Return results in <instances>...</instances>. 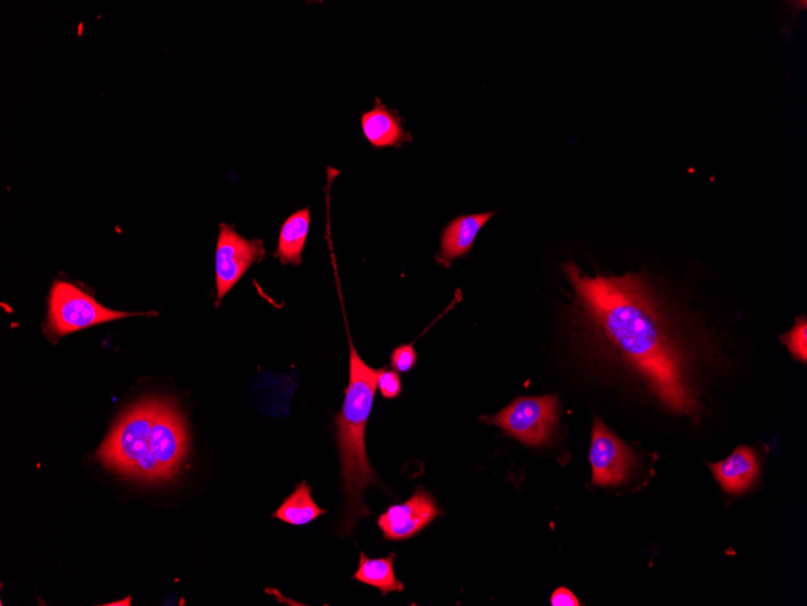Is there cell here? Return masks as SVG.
Wrapping results in <instances>:
<instances>
[{
  "label": "cell",
  "mask_w": 807,
  "mask_h": 606,
  "mask_svg": "<svg viewBox=\"0 0 807 606\" xmlns=\"http://www.w3.org/2000/svg\"><path fill=\"white\" fill-rule=\"evenodd\" d=\"M589 459L592 483L600 486L624 483L634 463L630 448L599 418H594Z\"/></svg>",
  "instance_id": "obj_7"
},
{
  "label": "cell",
  "mask_w": 807,
  "mask_h": 606,
  "mask_svg": "<svg viewBox=\"0 0 807 606\" xmlns=\"http://www.w3.org/2000/svg\"><path fill=\"white\" fill-rule=\"evenodd\" d=\"M362 127L366 140L377 150L399 147L410 141L401 117L387 110L380 99H376V105L372 111L363 114Z\"/></svg>",
  "instance_id": "obj_11"
},
{
  "label": "cell",
  "mask_w": 807,
  "mask_h": 606,
  "mask_svg": "<svg viewBox=\"0 0 807 606\" xmlns=\"http://www.w3.org/2000/svg\"><path fill=\"white\" fill-rule=\"evenodd\" d=\"M328 513L315 504L311 495V486L306 482L297 485L292 495H289L279 510L273 513V518H279L290 525L302 526L320 518Z\"/></svg>",
  "instance_id": "obj_13"
},
{
  "label": "cell",
  "mask_w": 807,
  "mask_h": 606,
  "mask_svg": "<svg viewBox=\"0 0 807 606\" xmlns=\"http://www.w3.org/2000/svg\"><path fill=\"white\" fill-rule=\"evenodd\" d=\"M350 339V380L342 410L335 418L345 505L341 528L352 535L356 523L369 515L364 494L369 485L380 484L369 463L365 445L368 420L373 411L381 370L369 367Z\"/></svg>",
  "instance_id": "obj_3"
},
{
  "label": "cell",
  "mask_w": 807,
  "mask_h": 606,
  "mask_svg": "<svg viewBox=\"0 0 807 606\" xmlns=\"http://www.w3.org/2000/svg\"><path fill=\"white\" fill-rule=\"evenodd\" d=\"M563 269L594 333L644 380L666 410L697 417L690 363L641 276H588L572 261Z\"/></svg>",
  "instance_id": "obj_1"
},
{
  "label": "cell",
  "mask_w": 807,
  "mask_h": 606,
  "mask_svg": "<svg viewBox=\"0 0 807 606\" xmlns=\"http://www.w3.org/2000/svg\"><path fill=\"white\" fill-rule=\"evenodd\" d=\"M489 423L527 445L547 444L559 423V401L553 394L520 398L496 414Z\"/></svg>",
  "instance_id": "obj_5"
},
{
  "label": "cell",
  "mask_w": 807,
  "mask_h": 606,
  "mask_svg": "<svg viewBox=\"0 0 807 606\" xmlns=\"http://www.w3.org/2000/svg\"><path fill=\"white\" fill-rule=\"evenodd\" d=\"M263 256L261 240H247L227 224H221L216 255L218 305L250 266Z\"/></svg>",
  "instance_id": "obj_6"
},
{
  "label": "cell",
  "mask_w": 807,
  "mask_h": 606,
  "mask_svg": "<svg viewBox=\"0 0 807 606\" xmlns=\"http://www.w3.org/2000/svg\"><path fill=\"white\" fill-rule=\"evenodd\" d=\"M189 451V429L177 402L151 398L117 420L99 459L122 476L162 483L178 476Z\"/></svg>",
  "instance_id": "obj_2"
},
{
  "label": "cell",
  "mask_w": 807,
  "mask_h": 606,
  "mask_svg": "<svg viewBox=\"0 0 807 606\" xmlns=\"http://www.w3.org/2000/svg\"><path fill=\"white\" fill-rule=\"evenodd\" d=\"M377 388L383 398L393 400L402 393V380L399 373L382 368L377 378Z\"/></svg>",
  "instance_id": "obj_16"
},
{
  "label": "cell",
  "mask_w": 807,
  "mask_h": 606,
  "mask_svg": "<svg viewBox=\"0 0 807 606\" xmlns=\"http://www.w3.org/2000/svg\"><path fill=\"white\" fill-rule=\"evenodd\" d=\"M417 362V353L412 345L395 348L391 356V364L395 372L407 373Z\"/></svg>",
  "instance_id": "obj_17"
},
{
  "label": "cell",
  "mask_w": 807,
  "mask_h": 606,
  "mask_svg": "<svg viewBox=\"0 0 807 606\" xmlns=\"http://www.w3.org/2000/svg\"><path fill=\"white\" fill-rule=\"evenodd\" d=\"M710 468L722 489L731 494L747 491L759 470L756 454L747 446H738L730 458Z\"/></svg>",
  "instance_id": "obj_10"
},
{
  "label": "cell",
  "mask_w": 807,
  "mask_h": 606,
  "mask_svg": "<svg viewBox=\"0 0 807 606\" xmlns=\"http://www.w3.org/2000/svg\"><path fill=\"white\" fill-rule=\"evenodd\" d=\"M395 553L386 558L370 559L361 553L359 571L353 575L356 582L379 588L382 596L391 592H403L404 585L399 582L394 573Z\"/></svg>",
  "instance_id": "obj_14"
},
{
  "label": "cell",
  "mask_w": 807,
  "mask_h": 606,
  "mask_svg": "<svg viewBox=\"0 0 807 606\" xmlns=\"http://www.w3.org/2000/svg\"><path fill=\"white\" fill-rule=\"evenodd\" d=\"M443 513L433 496L420 486L406 503L382 513L377 524L387 542H402L417 535Z\"/></svg>",
  "instance_id": "obj_8"
},
{
  "label": "cell",
  "mask_w": 807,
  "mask_h": 606,
  "mask_svg": "<svg viewBox=\"0 0 807 606\" xmlns=\"http://www.w3.org/2000/svg\"><path fill=\"white\" fill-rule=\"evenodd\" d=\"M141 314L115 311L69 283H55L51 289L48 328L52 335L65 336L81 329Z\"/></svg>",
  "instance_id": "obj_4"
},
{
  "label": "cell",
  "mask_w": 807,
  "mask_h": 606,
  "mask_svg": "<svg viewBox=\"0 0 807 606\" xmlns=\"http://www.w3.org/2000/svg\"><path fill=\"white\" fill-rule=\"evenodd\" d=\"M495 213L458 216L447 224L442 237L441 259L444 266L462 257H466L473 248L476 236Z\"/></svg>",
  "instance_id": "obj_9"
},
{
  "label": "cell",
  "mask_w": 807,
  "mask_h": 606,
  "mask_svg": "<svg viewBox=\"0 0 807 606\" xmlns=\"http://www.w3.org/2000/svg\"><path fill=\"white\" fill-rule=\"evenodd\" d=\"M785 345L794 358L800 360L803 363L807 360V322L805 318L799 319L797 325L794 326L790 331L783 337Z\"/></svg>",
  "instance_id": "obj_15"
},
{
  "label": "cell",
  "mask_w": 807,
  "mask_h": 606,
  "mask_svg": "<svg viewBox=\"0 0 807 606\" xmlns=\"http://www.w3.org/2000/svg\"><path fill=\"white\" fill-rule=\"evenodd\" d=\"M310 220V209L302 208L284 222L279 248L276 253V257H279L283 265H300L303 247L308 239Z\"/></svg>",
  "instance_id": "obj_12"
},
{
  "label": "cell",
  "mask_w": 807,
  "mask_h": 606,
  "mask_svg": "<svg viewBox=\"0 0 807 606\" xmlns=\"http://www.w3.org/2000/svg\"><path fill=\"white\" fill-rule=\"evenodd\" d=\"M550 603L552 606H579L578 598L570 589L565 587L558 588L552 593Z\"/></svg>",
  "instance_id": "obj_18"
}]
</instances>
